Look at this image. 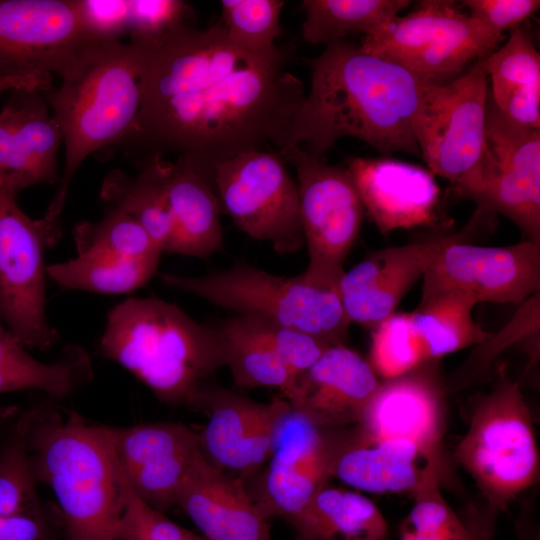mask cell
Wrapping results in <instances>:
<instances>
[{
	"instance_id": "obj_1",
	"label": "cell",
	"mask_w": 540,
	"mask_h": 540,
	"mask_svg": "<svg viewBox=\"0 0 540 540\" xmlns=\"http://www.w3.org/2000/svg\"><path fill=\"white\" fill-rule=\"evenodd\" d=\"M130 39L142 50L140 109L117 144L130 155L145 161L174 153L213 179L217 165L242 152L283 148L306 93L286 50L241 48L220 21Z\"/></svg>"
},
{
	"instance_id": "obj_2",
	"label": "cell",
	"mask_w": 540,
	"mask_h": 540,
	"mask_svg": "<svg viewBox=\"0 0 540 540\" xmlns=\"http://www.w3.org/2000/svg\"><path fill=\"white\" fill-rule=\"evenodd\" d=\"M309 69L310 89L292 117L283 148L298 146L325 159L337 140L354 137L382 154L420 156L412 118L421 83L410 72L347 40L326 46L309 60Z\"/></svg>"
},
{
	"instance_id": "obj_3",
	"label": "cell",
	"mask_w": 540,
	"mask_h": 540,
	"mask_svg": "<svg viewBox=\"0 0 540 540\" xmlns=\"http://www.w3.org/2000/svg\"><path fill=\"white\" fill-rule=\"evenodd\" d=\"M28 442L33 476L54 493L67 540H120L123 473L111 426L46 401L32 406Z\"/></svg>"
},
{
	"instance_id": "obj_4",
	"label": "cell",
	"mask_w": 540,
	"mask_h": 540,
	"mask_svg": "<svg viewBox=\"0 0 540 540\" xmlns=\"http://www.w3.org/2000/svg\"><path fill=\"white\" fill-rule=\"evenodd\" d=\"M98 349L163 403L192 407L205 379L224 366L215 326L158 297H131L107 314Z\"/></svg>"
},
{
	"instance_id": "obj_5",
	"label": "cell",
	"mask_w": 540,
	"mask_h": 540,
	"mask_svg": "<svg viewBox=\"0 0 540 540\" xmlns=\"http://www.w3.org/2000/svg\"><path fill=\"white\" fill-rule=\"evenodd\" d=\"M142 50L131 40L97 43L62 79L43 93L63 133L65 163L44 217L61 221L71 181L93 152L117 145L140 109Z\"/></svg>"
},
{
	"instance_id": "obj_6",
	"label": "cell",
	"mask_w": 540,
	"mask_h": 540,
	"mask_svg": "<svg viewBox=\"0 0 540 540\" xmlns=\"http://www.w3.org/2000/svg\"><path fill=\"white\" fill-rule=\"evenodd\" d=\"M171 288L195 295L238 316L299 329L330 345L345 344L351 322L337 286L309 282L303 274L281 276L246 262L199 276L160 275Z\"/></svg>"
},
{
	"instance_id": "obj_7",
	"label": "cell",
	"mask_w": 540,
	"mask_h": 540,
	"mask_svg": "<svg viewBox=\"0 0 540 540\" xmlns=\"http://www.w3.org/2000/svg\"><path fill=\"white\" fill-rule=\"evenodd\" d=\"M454 457L495 515L538 483L540 456L531 414L518 382L504 369L493 389L476 400Z\"/></svg>"
},
{
	"instance_id": "obj_8",
	"label": "cell",
	"mask_w": 540,
	"mask_h": 540,
	"mask_svg": "<svg viewBox=\"0 0 540 540\" xmlns=\"http://www.w3.org/2000/svg\"><path fill=\"white\" fill-rule=\"evenodd\" d=\"M507 35L494 33L453 0H422L410 13L363 36L362 51L395 63L420 83L445 84L495 51Z\"/></svg>"
},
{
	"instance_id": "obj_9",
	"label": "cell",
	"mask_w": 540,
	"mask_h": 540,
	"mask_svg": "<svg viewBox=\"0 0 540 540\" xmlns=\"http://www.w3.org/2000/svg\"><path fill=\"white\" fill-rule=\"evenodd\" d=\"M17 196L0 188V317L25 348L46 351L61 338L47 319L45 264L61 221L29 217Z\"/></svg>"
},
{
	"instance_id": "obj_10",
	"label": "cell",
	"mask_w": 540,
	"mask_h": 540,
	"mask_svg": "<svg viewBox=\"0 0 540 540\" xmlns=\"http://www.w3.org/2000/svg\"><path fill=\"white\" fill-rule=\"evenodd\" d=\"M278 153L297 174L301 226L309 258L302 274L311 283L337 286L365 215L350 172L312 157L298 146L285 147Z\"/></svg>"
},
{
	"instance_id": "obj_11",
	"label": "cell",
	"mask_w": 540,
	"mask_h": 540,
	"mask_svg": "<svg viewBox=\"0 0 540 540\" xmlns=\"http://www.w3.org/2000/svg\"><path fill=\"white\" fill-rule=\"evenodd\" d=\"M488 91L482 59L448 83L420 85L412 118L420 156L456 193L467 185L480 158Z\"/></svg>"
},
{
	"instance_id": "obj_12",
	"label": "cell",
	"mask_w": 540,
	"mask_h": 540,
	"mask_svg": "<svg viewBox=\"0 0 540 540\" xmlns=\"http://www.w3.org/2000/svg\"><path fill=\"white\" fill-rule=\"evenodd\" d=\"M457 194L504 215L525 239L540 245V130L506 117L489 91L480 158Z\"/></svg>"
},
{
	"instance_id": "obj_13",
	"label": "cell",
	"mask_w": 540,
	"mask_h": 540,
	"mask_svg": "<svg viewBox=\"0 0 540 540\" xmlns=\"http://www.w3.org/2000/svg\"><path fill=\"white\" fill-rule=\"evenodd\" d=\"M494 215L477 206L458 237L439 252L422 278L421 299L453 294L475 304H521L540 291V245L527 239L504 247L469 243Z\"/></svg>"
},
{
	"instance_id": "obj_14",
	"label": "cell",
	"mask_w": 540,
	"mask_h": 540,
	"mask_svg": "<svg viewBox=\"0 0 540 540\" xmlns=\"http://www.w3.org/2000/svg\"><path fill=\"white\" fill-rule=\"evenodd\" d=\"M285 163L278 152L250 150L221 162L213 175L221 210L279 254L304 246L298 186Z\"/></svg>"
},
{
	"instance_id": "obj_15",
	"label": "cell",
	"mask_w": 540,
	"mask_h": 540,
	"mask_svg": "<svg viewBox=\"0 0 540 540\" xmlns=\"http://www.w3.org/2000/svg\"><path fill=\"white\" fill-rule=\"evenodd\" d=\"M351 427L324 429L289 408L277 421L271 455L247 488L267 519H285L299 513L333 478L335 460L347 442Z\"/></svg>"
},
{
	"instance_id": "obj_16",
	"label": "cell",
	"mask_w": 540,
	"mask_h": 540,
	"mask_svg": "<svg viewBox=\"0 0 540 540\" xmlns=\"http://www.w3.org/2000/svg\"><path fill=\"white\" fill-rule=\"evenodd\" d=\"M100 41L77 0H0V76L63 78Z\"/></svg>"
},
{
	"instance_id": "obj_17",
	"label": "cell",
	"mask_w": 540,
	"mask_h": 540,
	"mask_svg": "<svg viewBox=\"0 0 540 540\" xmlns=\"http://www.w3.org/2000/svg\"><path fill=\"white\" fill-rule=\"evenodd\" d=\"M289 406L287 399L259 403L236 391L204 384L192 404L208 417L198 433L202 455L216 468L249 479L269 460L275 425Z\"/></svg>"
},
{
	"instance_id": "obj_18",
	"label": "cell",
	"mask_w": 540,
	"mask_h": 540,
	"mask_svg": "<svg viewBox=\"0 0 540 540\" xmlns=\"http://www.w3.org/2000/svg\"><path fill=\"white\" fill-rule=\"evenodd\" d=\"M111 433L133 492L162 513L177 505L183 480L201 452L199 434L179 422L111 426Z\"/></svg>"
},
{
	"instance_id": "obj_19",
	"label": "cell",
	"mask_w": 540,
	"mask_h": 540,
	"mask_svg": "<svg viewBox=\"0 0 540 540\" xmlns=\"http://www.w3.org/2000/svg\"><path fill=\"white\" fill-rule=\"evenodd\" d=\"M459 232L374 251L345 271L337 289L349 321L373 329L393 314Z\"/></svg>"
},
{
	"instance_id": "obj_20",
	"label": "cell",
	"mask_w": 540,
	"mask_h": 540,
	"mask_svg": "<svg viewBox=\"0 0 540 540\" xmlns=\"http://www.w3.org/2000/svg\"><path fill=\"white\" fill-rule=\"evenodd\" d=\"M11 92L0 111V188L18 195L36 184L59 182L63 133L41 91Z\"/></svg>"
},
{
	"instance_id": "obj_21",
	"label": "cell",
	"mask_w": 540,
	"mask_h": 540,
	"mask_svg": "<svg viewBox=\"0 0 540 540\" xmlns=\"http://www.w3.org/2000/svg\"><path fill=\"white\" fill-rule=\"evenodd\" d=\"M365 213L382 234L438 222L440 188L434 174L390 158H351L346 167Z\"/></svg>"
},
{
	"instance_id": "obj_22",
	"label": "cell",
	"mask_w": 540,
	"mask_h": 540,
	"mask_svg": "<svg viewBox=\"0 0 540 540\" xmlns=\"http://www.w3.org/2000/svg\"><path fill=\"white\" fill-rule=\"evenodd\" d=\"M433 363L380 382L356 425L362 440L406 439L440 449L445 427L444 390Z\"/></svg>"
},
{
	"instance_id": "obj_23",
	"label": "cell",
	"mask_w": 540,
	"mask_h": 540,
	"mask_svg": "<svg viewBox=\"0 0 540 540\" xmlns=\"http://www.w3.org/2000/svg\"><path fill=\"white\" fill-rule=\"evenodd\" d=\"M380 385L368 360L346 344L330 345L296 380L290 405L314 425L359 424Z\"/></svg>"
},
{
	"instance_id": "obj_24",
	"label": "cell",
	"mask_w": 540,
	"mask_h": 540,
	"mask_svg": "<svg viewBox=\"0 0 540 540\" xmlns=\"http://www.w3.org/2000/svg\"><path fill=\"white\" fill-rule=\"evenodd\" d=\"M177 505L205 540H271L268 519L244 480L211 465L201 452L183 480Z\"/></svg>"
},
{
	"instance_id": "obj_25",
	"label": "cell",
	"mask_w": 540,
	"mask_h": 540,
	"mask_svg": "<svg viewBox=\"0 0 540 540\" xmlns=\"http://www.w3.org/2000/svg\"><path fill=\"white\" fill-rule=\"evenodd\" d=\"M442 466L440 449L406 439L366 442L354 425L335 460L333 478L364 492L413 493L431 476L441 475Z\"/></svg>"
},
{
	"instance_id": "obj_26",
	"label": "cell",
	"mask_w": 540,
	"mask_h": 540,
	"mask_svg": "<svg viewBox=\"0 0 540 540\" xmlns=\"http://www.w3.org/2000/svg\"><path fill=\"white\" fill-rule=\"evenodd\" d=\"M164 183L176 227L171 253L205 259L223 251L222 210L214 180L176 159L165 160Z\"/></svg>"
},
{
	"instance_id": "obj_27",
	"label": "cell",
	"mask_w": 540,
	"mask_h": 540,
	"mask_svg": "<svg viewBox=\"0 0 540 540\" xmlns=\"http://www.w3.org/2000/svg\"><path fill=\"white\" fill-rule=\"evenodd\" d=\"M491 82V98L512 121L540 130V54L522 25L482 59Z\"/></svg>"
},
{
	"instance_id": "obj_28",
	"label": "cell",
	"mask_w": 540,
	"mask_h": 540,
	"mask_svg": "<svg viewBox=\"0 0 540 540\" xmlns=\"http://www.w3.org/2000/svg\"><path fill=\"white\" fill-rule=\"evenodd\" d=\"M93 378L92 359L82 346L65 345L54 361L42 362L27 352L0 317V394L38 390L51 399H64Z\"/></svg>"
},
{
	"instance_id": "obj_29",
	"label": "cell",
	"mask_w": 540,
	"mask_h": 540,
	"mask_svg": "<svg viewBox=\"0 0 540 540\" xmlns=\"http://www.w3.org/2000/svg\"><path fill=\"white\" fill-rule=\"evenodd\" d=\"M286 520L296 537L308 540H388L386 520L372 500L329 485Z\"/></svg>"
},
{
	"instance_id": "obj_30",
	"label": "cell",
	"mask_w": 540,
	"mask_h": 540,
	"mask_svg": "<svg viewBox=\"0 0 540 540\" xmlns=\"http://www.w3.org/2000/svg\"><path fill=\"white\" fill-rule=\"evenodd\" d=\"M164 162L162 156L149 158L133 177L119 169L108 172L100 199L105 207L134 218L162 252L171 253L176 227L165 192Z\"/></svg>"
},
{
	"instance_id": "obj_31",
	"label": "cell",
	"mask_w": 540,
	"mask_h": 540,
	"mask_svg": "<svg viewBox=\"0 0 540 540\" xmlns=\"http://www.w3.org/2000/svg\"><path fill=\"white\" fill-rule=\"evenodd\" d=\"M475 305L465 297L438 294L422 298L418 307L407 313L410 333L426 363L477 346L491 336L475 322Z\"/></svg>"
},
{
	"instance_id": "obj_32",
	"label": "cell",
	"mask_w": 540,
	"mask_h": 540,
	"mask_svg": "<svg viewBox=\"0 0 540 540\" xmlns=\"http://www.w3.org/2000/svg\"><path fill=\"white\" fill-rule=\"evenodd\" d=\"M412 2L409 0H304L302 39L330 45L350 34L370 36L384 28Z\"/></svg>"
},
{
	"instance_id": "obj_33",
	"label": "cell",
	"mask_w": 540,
	"mask_h": 540,
	"mask_svg": "<svg viewBox=\"0 0 540 540\" xmlns=\"http://www.w3.org/2000/svg\"><path fill=\"white\" fill-rule=\"evenodd\" d=\"M222 347L224 366L234 384L243 389L278 388L289 400L297 376L234 315L215 326Z\"/></svg>"
},
{
	"instance_id": "obj_34",
	"label": "cell",
	"mask_w": 540,
	"mask_h": 540,
	"mask_svg": "<svg viewBox=\"0 0 540 540\" xmlns=\"http://www.w3.org/2000/svg\"><path fill=\"white\" fill-rule=\"evenodd\" d=\"M160 257L124 258L77 255L47 265V275L59 286L97 294H125L145 285L156 273Z\"/></svg>"
},
{
	"instance_id": "obj_35",
	"label": "cell",
	"mask_w": 540,
	"mask_h": 540,
	"mask_svg": "<svg viewBox=\"0 0 540 540\" xmlns=\"http://www.w3.org/2000/svg\"><path fill=\"white\" fill-rule=\"evenodd\" d=\"M32 407L23 411L0 448V516L31 515L45 502L37 492L29 451Z\"/></svg>"
},
{
	"instance_id": "obj_36",
	"label": "cell",
	"mask_w": 540,
	"mask_h": 540,
	"mask_svg": "<svg viewBox=\"0 0 540 540\" xmlns=\"http://www.w3.org/2000/svg\"><path fill=\"white\" fill-rule=\"evenodd\" d=\"M73 237L77 255L151 258L162 253L134 218L114 208L106 207L97 222L78 223Z\"/></svg>"
},
{
	"instance_id": "obj_37",
	"label": "cell",
	"mask_w": 540,
	"mask_h": 540,
	"mask_svg": "<svg viewBox=\"0 0 540 540\" xmlns=\"http://www.w3.org/2000/svg\"><path fill=\"white\" fill-rule=\"evenodd\" d=\"M285 4L282 0H223L219 21L235 45L251 51L269 50L277 46Z\"/></svg>"
},
{
	"instance_id": "obj_38",
	"label": "cell",
	"mask_w": 540,
	"mask_h": 540,
	"mask_svg": "<svg viewBox=\"0 0 540 540\" xmlns=\"http://www.w3.org/2000/svg\"><path fill=\"white\" fill-rule=\"evenodd\" d=\"M368 361L384 380L426 364L409 331L407 313L394 312L372 329Z\"/></svg>"
},
{
	"instance_id": "obj_39",
	"label": "cell",
	"mask_w": 540,
	"mask_h": 540,
	"mask_svg": "<svg viewBox=\"0 0 540 540\" xmlns=\"http://www.w3.org/2000/svg\"><path fill=\"white\" fill-rule=\"evenodd\" d=\"M239 317L248 330L297 377L308 370L330 346L325 341L293 327L253 317Z\"/></svg>"
},
{
	"instance_id": "obj_40",
	"label": "cell",
	"mask_w": 540,
	"mask_h": 540,
	"mask_svg": "<svg viewBox=\"0 0 540 540\" xmlns=\"http://www.w3.org/2000/svg\"><path fill=\"white\" fill-rule=\"evenodd\" d=\"M441 475H433L413 492L414 504L402 527L412 531L444 536L455 540H467L470 527L448 505L440 492Z\"/></svg>"
},
{
	"instance_id": "obj_41",
	"label": "cell",
	"mask_w": 540,
	"mask_h": 540,
	"mask_svg": "<svg viewBox=\"0 0 540 540\" xmlns=\"http://www.w3.org/2000/svg\"><path fill=\"white\" fill-rule=\"evenodd\" d=\"M123 473V471H122ZM123 515L120 540H205L169 520L142 501L131 489L123 474Z\"/></svg>"
},
{
	"instance_id": "obj_42",
	"label": "cell",
	"mask_w": 540,
	"mask_h": 540,
	"mask_svg": "<svg viewBox=\"0 0 540 540\" xmlns=\"http://www.w3.org/2000/svg\"><path fill=\"white\" fill-rule=\"evenodd\" d=\"M191 7L179 0L130 1V38L155 40L189 25Z\"/></svg>"
},
{
	"instance_id": "obj_43",
	"label": "cell",
	"mask_w": 540,
	"mask_h": 540,
	"mask_svg": "<svg viewBox=\"0 0 540 540\" xmlns=\"http://www.w3.org/2000/svg\"><path fill=\"white\" fill-rule=\"evenodd\" d=\"M539 292L521 303L516 315L498 334L491 336L483 343L475 346V350L466 363L465 369H480L488 364L506 347L529 335L539 332Z\"/></svg>"
},
{
	"instance_id": "obj_44",
	"label": "cell",
	"mask_w": 540,
	"mask_h": 540,
	"mask_svg": "<svg viewBox=\"0 0 540 540\" xmlns=\"http://www.w3.org/2000/svg\"><path fill=\"white\" fill-rule=\"evenodd\" d=\"M459 3L475 21L503 35L521 26L540 8L539 0H463Z\"/></svg>"
},
{
	"instance_id": "obj_45",
	"label": "cell",
	"mask_w": 540,
	"mask_h": 540,
	"mask_svg": "<svg viewBox=\"0 0 540 540\" xmlns=\"http://www.w3.org/2000/svg\"><path fill=\"white\" fill-rule=\"evenodd\" d=\"M0 540H67L60 512L53 503L31 515L0 516Z\"/></svg>"
},
{
	"instance_id": "obj_46",
	"label": "cell",
	"mask_w": 540,
	"mask_h": 540,
	"mask_svg": "<svg viewBox=\"0 0 540 540\" xmlns=\"http://www.w3.org/2000/svg\"><path fill=\"white\" fill-rule=\"evenodd\" d=\"M87 30L103 40H119L129 32L130 1L77 0Z\"/></svg>"
},
{
	"instance_id": "obj_47",
	"label": "cell",
	"mask_w": 540,
	"mask_h": 540,
	"mask_svg": "<svg viewBox=\"0 0 540 540\" xmlns=\"http://www.w3.org/2000/svg\"><path fill=\"white\" fill-rule=\"evenodd\" d=\"M515 533L516 540H540V530L532 500L523 502L515 521Z\"/></svg>"
},
{
	"instance_id": "obj_48",
	"label": "cell",
	"mask_w": 540,
	"mask_h": 540,
	"mask_svg": "<svg viewBox=\"0 0 540 540\" xmlns=\"http://www.w3.org/2000/svg\"><path fill=\"white\" fill-rule=\"evenodd\" d=\"M496 517L485 506L480 510L478 508H470L467 518L472 527L471 540H492Z\"/></svg>"
},
{
	"instance_id": "obj_49",
	"label": "cell",
	"mask_w": 540,
	"mask_h": 540,
	"mask_svg": "<svg viewBox=\"0 0 540 540\" xmlns=\"http://www.w3.org/2000/svg\"><path fill=\"white\" fill-rule=\"evenodd\" d=\"M53 88L52 75L43 74L30 77L0 76V92L6 90L29 89L46 93Z\"/></svg>"
},
{
	"instance_id": "obj_50",
	"label": "cell",
	"mask_w": 540,
	"mask_h": 540,
	"mask_svg": "<svg viewBox=\"0 0 540 540\" xmlns=\"http://www.w3.org/2000/svg\"><path fill=\"white\" fill-rule=\"evenodd\" d=\"M466 520L468 521V524L470 526V536L467 540H471L472 527L467 517H466ZM400 532H401V540H455V539H451L444 536L427 535V534L418 533L402 526H401Z\"/></svg>"
},
{
	"instance_id": "obj_51",
	"label": "cell",
	"mask_w": 540,
	"mask_h": 540,
	"mask_svg": "<svg viewBox=\"0 0 540 540\" xmlns=\"http://www.w3.org/2000/svg\"><path fill=\"white\" fill-rule=\"evenodd\" d=\"M296 540H308V539H303V538L296 537Z\"/></svg>"
}]
</instances>
